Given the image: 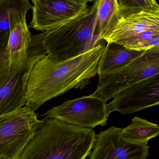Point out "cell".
Segmentation results:
<instances>
[{
    "label": "cell",
    "mask_w": 159,
    "mask_h": 159,
    "mask_svg": "<svg viewBox=\"0 0 159 159\" xmlns=\"http://www.w3.org/2000/svg\"><path fill=\"white\" fill-rule=\"evenodd\" d=\"M63 61L46 55L34 65L29 77L25 107L35 111L48 100L72 89H82L98 75V66L106 44Z\"/></svg>",
    "instance_id": "1"
},
{
    "label": "cell",
    "mask_w": 159,
    "mask_h": 159,
    "mask_svg": "<svg viewBox=\"0 0 159 159\" xmlns=\"http://www.w3.org/2000/svg\"><path fill=\"white\" fill-rule=\"evenodd\" d=\"M43 120L19 159H86L90 154L96 139L93 128L52 118Z\"/></svg>",
    "instance_id": "2"
},
{
    "label": "cell",
    "mask_w": 159,
    "mask_h": 159,
    "mask_svg": "<svg viewBox=\"0 0 159 159\" xmlns=\"http://www.w3.org/2000/svg\"><path fill=\"white\" fill-rule=\"evenodd\" d=\"M98 1L85 12L51 31L45 32L43 45L52 59L63 61L86 52L96 47L100 40L96 15Z\"/></svg>",
    "instance_id": "3"
},
{
    "label": "cell",
    "mask_w": 159,
    "mask_h": 159,
    "mask_svg": "<svg viewBox=\"0 0 159 159\" xmlns=\"http://www.w3.org/2000/svg\"><path fill=\"white\" fill-rule=\"evenodd\" d=\"M45 32L31 35L28 56L17 69H10L6 49L0 50V116L25 107L29 77L36 63L46 55L43 45Z\"/></svg>",
    "instance_id": "4"
},
{
    "label": "cell",
    "mask_w": 159,
    "mask_h": 159,
    "mask_svg": "<svg viewBox=\"0 0 159 159\" xmlns=\"http://www.w3.org/2000/svg\"><path fill=\"white\" fill-rule=\"evenodd\" d=\"M159 74V48L145 51L137 58L98 74L94 94L106 102L127 87Z\"/></svg>",
    "instance_id": "5"
},
{
    "label": "cell",
    "mask_w": 159,
    "mask_h": 159,
    "mask_svg": "<svg viewBox=\"0 0 159 159\" xmlns=\"http://www.w3.org/2000/svg\"><path fill=\"white\" fill-rule=\"evenodd\" d=\"M102 40L138 51L159 48V12L120 17Z\"/></svg>",
    "instance_id": "6"
},
{
    "label": "cell",
    "mask_w": 159,
    "mask_h": 159,
    "mask_svg": "<svg viewBox=\"0 0 159 159\" xmlns=\"http://www.w3.org/2000/svg\"><path fill=\"white\" fill-rule=\"evenodd\" d=\"M43 120H38L35 111L24 107L0 116V158L19 159L23 151Z\"/></svg>",
    "instance_id": "7"
},
{
    "label": "cell",
    "mask_w": 159,
    "mask_h": 159,
    "mask_svg": "<svg viewBox=\"0 0 159 159\" xmlns=\"http://www.w3.org/2000/svg\"><path fill=\"white\" fill-rule=\"evenodd\" d=\"M109 114L106 101L93 93L53 107L45 115L79 127L93 128L106 125Z\"/></svg>",
    "instance_id": "8"
},
{
    "label": "cell",
    "mask_w": 159,
    "mask_h": 159,
    "mask_svg": "<svg viewBox=\"0 0 159 159\" xmlns=\"http://www.w3.org/2000/svg\"><path fill=\"white\" fill-rule=\"evenodd\" d=\"M89 0H33L32 17L28 28L51 31L87 11Z\"/></svg>",
    "instance_id": "9"
},
{
    "label": "cell",
    "mask_w": 159,
    "mask_h": 159,
    "mask_svg": "<svg viewBox=\"0 0 159 159\" xmlns=\"http://www.w3.org/2000/svg\"><path fill=\"white\" fill-rule=\"evenodd\" d=\"M121 128L111 126L96 135L90 159H146L149 147L146 143L126 139Z\"/></svg>",
    "instance_id": "10"
},
{
    "label": "cell",
    "mask_w": 159,
    "mask_h": 159,
    "mask_svg": "<svg viewBox=\"0 0 159 159\" xmlns=\"http://www.w3.org/2000/svg\"><path fill=\"white\" fill-rule=\"evenodd\" d=\"M32 8L28 0H18L9 12L10 35L6 50L10 69L19 68L27 59L31 34L27 25L26 16Z\"/></svg>",
    "instance_id": "11"
},
{
    "label": "cell",
    "mask_w": 159,
    "mask_h": 159,
    "mask_svg": "<svg viewBox=\"0 0 159 159\" xmlns=\"http://www.w3.org/2000/svg\"><path fill=\"white\" fill-rule=\"evenodd\" d=\"M107 104L109 112L134 113L159 104V74L138 82L114 96Z\"/></svg>",
    "instance_id": "12"
},
{
    "label": "cell",
    "mask_w": 159,
    "mask_h": 159,
    "mask_svg": "<svg viewBox=\"0 0 159 159\" xmlns=\"http://www.w3.org/2000/svg\"><path fill=\"white\" fill-rule=\"evenodd\" d=\"M144 52L127 49L114 43H107L98 64V75L137 58Z\"/></svg>",
    "instance_id": "13"
},
{
    "label": "cell",
    "mask_w": 159,
    "mask_h": 159,
    "mask_svg": "<svg viewBox=\"0 0 159 159\" xmlns=\"http://www.w3.org/2000/svg\"><path fill=\"white\" fill-rule=\"evenodd\" d=\"M159 125L140 117H134L132 123L121 130L123 136L133 142L148 144L150 139L159 135Z\"/></svg>",
    "instance_id": "14"
},
{
    "label": "cell",
    "mask_w": 159,
    "mask_h": 159,
    "mask_svg": "<svg viewBox=\"0 0 159 159\" xmlns=\"http://www.w3.org/2000/svg\"><path fill=\"white\" fill-rule=\"evenodd\" d=\"M117 0H98L96 23L100 40L119 20Z\"/></svg>",
    "instance_id": "15"
},
{
    "label": "cell",
    "mask_w": 159,
    "mask_h": 159,
    "mask_svg": "<svg viewBox=\"0 0 159 159\" xmlns=\"http://www.w3.org/2000/svg\"><path fill=\"white\" fill-rule=\"evenodd\" d=\"M119 17L142 12H159V5L154 0H117Z\"/></svg>",
    "instance_id": "16"
},
{
    "label": "cell",
    "mask_w": 159,
    "mask_h": 159,
    "mask_svg": "<svg viewBox=\"0 0 159 159\" xmlns=\"http://www.w3.org/2000/svg\"><path fill=\"white\" fill-rule=\"evenodd\" d=\"M18 0H0V50L6 49L10 35L9 12Z\"/></svg>",
    "instance_id": "17"
},
{
    "label": "cell",
    "mask_w": 159,
    "mask_h": 159,
    "mask_svg": "<svg viewBox=\"0 0 159 159\" xmlns=\"http://www.w3.org/2000/svg\"><path fill=\"white\" fill-rule=\"evenodd\" d=\"M0 159H6V158H0Z\"/></svg>",
    "instance_id": "18"
}]
</instances>
